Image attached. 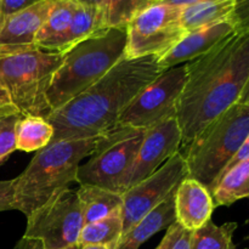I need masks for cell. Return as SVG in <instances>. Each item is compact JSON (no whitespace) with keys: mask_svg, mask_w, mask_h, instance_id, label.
Returning a JSON list of instances; mask_svg holds the SVG:
<instances>
[{"mask_svg":"<svg viewBox=\"0 0 249 249\" xmlns=\"http://www.w3.org/2000/svg\"><path fill=\"white\" fill-rule=\"evenodd\" d=\"M79 249H109V247H107V246H102V245H87V246H82Z\"/></svg>","mask_w":249,"mask_h":249,"instance_id":"obj_34","label":"cell"},{"mask_svg":"<svg viewBox=\"0 0 249 249\" xmlns=\"http://www.w3.org/2000/svg\"><path fill=\"white\" fill-rule=\"evenodd\" d=\"M83 226L77 192L67 189L27 216L23 237L39 241L45 249H65L78 245Z\"/></svg>","mask_w":249,"mask_h":249,"instance_id":"obj_9","label":"cell"},{"mask_svg":"<svg viewBox=\"0 0 249 249\" xmlns=\"http://www.w3.org/2000/svg\"><path fill=\"white\" fill-rule=\"evenodd\" d=\"M249 140V99L232 105L204 126L184 155L187 178L209 190L224 165Z\"/></svg>","mask_w":249,"mask_h":249,"instance_id":"obj_5","label":"cell"},{"mask_svg":"<svg viewBox=\"0 0 249 249\" xmlns=\"http://www.w3.org/2000/svg\"><path fill=\"white\" fill-rule=\"evenodd\" d=\"M84 225L106 218L122 209V195L94 185H79L77 190Z\"/></svg>","mask_w":249,"mask_h":249,"instance_id":"obj_20","label":"cell"},{"mask_svg":"<svg viewBox=\"0 0 249 249\" xmlns=\"http://www.w3.org/2000/svg\"><path fill=\"white\" fill-rule=\"evenodd\" d=\"M237 223L215 225L211 220L192 233L191 249H237L233 243V233Z\"/></svg>","mask_w":249,"mask_h":249,"instance_id":"obj_24","label":"cell"},{"mask_svg":"<svg viewBox=\"0 0 249 249\" xmlns=\"http://www.w3.org/2000/svg\"><path fill=\"white\" fill-rule=\"evenodd\" d=\"M125 46V28H107L62 53V63L53 73L46 92L53 112L82 94L123 60Z\"/></svg>","mask_w":249,"mask_h":249,"instance_id":"obj_4","label":"cell"},{"mask_svg":"<svg viewBox=\"0 0 249 249\" xmlns=\"http://www.w3.org/2000/svg\"><path fill=\"white\" fill-rule=\"evenodd\" d=\"M5 14H4V10H2V0H0V29L1 27L4 26V22H5Z\"/></svg>","mask_w":249,"mask_h":249,"instance_id":"obj_35","label":"cell"},{"mask_svg":"<svg viewBox=\"0 0 249 249\" xmlns=\"http://www.w3.org/2000/svg\"><path fill=\"white\" fill-rule=\"evenodd\" d=\"M102 29L106 28H104V24H102L100 7L80 4L77 1V7L74 10L67 36H66L65 51L75 44L90 38Z\"/></svg>","mask_w":249,"mask_h":249,"instance_id":"obj_23","label":"cell"},{"mask_svg":"<svg viewBox=\"0 0 249 249\" xmlns=\"http://www.w3.org/2000/svg\"><path fill=\"white\" fill-rule=\"evenodd\" d=\"M53 0H43L5 18L0 29V56L36 48V38L48 17Z\"/></svg>","mask_w":249,"mask_h":249,"instance_id":"obj_13","label":"cell"},{"mask_svg":"<svg viewBox=\"0 0 249 249\" xmlns=\"http://www.w3.org/2000/svg\"><path fill=\"white\" fill-rule=\"evenodd\" d=\"M62 61V53L40 49L0 56V85L22 116L46 119L53 113L46 92Z\"/></svg>","mask_w":249,"mask_h":249,"instance_id":"obj_6","label":"cell"},{"mask_svg":"<svg viewBox=\"0 0 249 249\" xmlns=\"http://www.w3.org/2000/svg\"><path fill=\"white\" fill-rule=\"evenodd\" d=\"M80 246L79 245H74L72 247H68L65 249H79ZM12 249H45L44 246L41 245V242L36 240H32V238H26L22 237L18 242L15 245V247Z\"/></svg>","mask_w":249,"mask_h":249,"instance_id":"obj_31","label":"cell"},{"mask_svg":"<svg viewBox=\"0 0 249 249\" xmlns=\"http://www.w3.org/2000/svg\"><path fill=\"white\" fill-rule=\"evenodd\" d=\"M39 1H43V0H2V10H4L5 17L19 11V10L32 6Z\"/></svg>","mask_w":249,"mask_h":249,"instance_id":"obj_29","label":"cell"},{"mask_svg":"<svg viewBox=\"0 0 249 249\" xmlns=\"http://www.w3.org/2000/svg\"><path fill=\"white\" fill-rule=\"evenodd\" d=\"M148 4L147 0H102L100 11L104 28H126L135 15Z\"/></svg>","mask_w":249,"mask_h":249,"instance_id":"obj_25","label":"cell"},{"mask_svg":"<svg viewBox=\"0 0 249 249\" xmlns=\"http://www.w3.org/2000/svg\"><path fill=\"white\" fill-rule=\"evenodd\" d=\"M184 155L178 152L160 165L152 175L126 190L122 195V219L123 233L157 208L163 201L187 178Z\"/></svg>","mask_w":249,"mask_h":249,"instance_id":"obj_11","label":"cell"},{"mask_svg":"<svg viewBox=\"0 0 249 249\" xmlns=\"http://www.w3.org/2000/svg\"><path fill=\"white\" fill-rule=\"evenodd\" d=\"M167 229L164 237L156 249H191L194 231L182 228L177 221Z\"/></svg>","mask_w":249,"mask_h":249,"instance_id":"obj_27","label":"cell"},{"mask_svg":"<svg viewBox=\"0 0 249 249\" xmlns=\"http://www.w3.org/2000/svg\"><path fill=\"white\" fill-rule=\"evenodd\" d=\"M147 1H150V2H156V1H160V0H147Z\"/></svg>","mask_w":249,"mask_h":249,"instance_id":"obj_36","label":"cell"},{"mask_svg":"<svg viewBox=\"0 0 249 249\" xmlns=\"http://www.w3.org/2000/svg\"><path fill=\"white\" fill-rule=\"evenodd\" d=\"M22 114H12L0 118V167L9 160L12 152L16 151L15 129Z\"/></svg>","mask_w":249,"mask_h":249,"instance_id":"obj_26","label":"cell"},{"mask_svg":"<svg viewBox=\"0 0 249 249\" xmlns=\"http://www.w3.org/2000/svg\"><path fill=\"white\" fill-rule=\"evenodd\" d=\"M123 235V219L121 209L106 218L83 226L78 238V245H102L114 249Z\"/></svg>","mask_w":249,"mask_h":249,"instance_id":"obj_22","label":"cell"},{"mask_svg":"<svg viewBox=\"0 0 249 249\" xmlns=\"http://www.w3.org/2000/svg\"><path fill=\"white\" fill-rule=\"evenodd\" d=\"M162 72L157 56L124 57L46 118L53 129L51 141L92 138L108 131L130 102Z\"/></svg>","mask_w":249,"mask_h":249,"instance_id":"obj_2","label":"cell"},{"mask_svg":"<svg viewBox=\"0 0 249 249\" xmlns=\"http://www.w3.org/2000/svg\"><path fill=\"white\" fill-rule=\"evenodd\" d=\"M214 206L211 194L196 180L185 178L174 194L175 221L190 231H196L212 219Z\"/></svg>","mask_w":249,"mask_h":249,"instance_id":"obj_15","label":"cell"},{"mask_svg":"<svg viewBox=\"0 0 249 249\" xmlns=\"http://www.w3.org/2000/svg\"><path fill=\"white\" fill-rule=\"evenodd\" d=\"M101 135L51 141L15 179L14 209L27 216L75 181L80 162L95 150Z\"/></svg>","mask_w":249,"mask_h":249,"instance_id":"obj_3","label":"cell"},{"mask_svg":"<svg viewBox=\"0 0 249 249\" xmlns=\"http://www.w3.org/2000/svg\"><path fill=\"white\" fill-rule=\"evenodd\" d=\"M180 15L181 7L163 1L143 7L125 28V58L165 55L186 34Z\"/></svg>","mask_w":249,"mask_h":249,"instance_id":"obj_8","label":"cell"},{"mask_svg":"<svg viewBox=\"0 0 249 249\" xmlns=\"http://www.w3.org/2000/svg\"><path fill=\"white\" fill-rule=\"evenodd\" d=\"M181 131L175 117L146 129L134 164L122 185V195L152 175L169 158L180 152Z\"/></svg>","mask_w":249,"mask_h":249,"instance_id":"obj_12","label":"cell"},{"mask_svg":"<svg viewBox=\"0 0 249 249\" xmlns=\"http://www.w3.org/2000/svg\"><path fill=\"white\" fill-rule=\"evenodd\" d=\"M249 99V32L229 36L206 55L186 63V79L175 119L181 147L232 105Z\"/></svg>","mask_w":249,"mask_h":249,"instance_id":"obj_1","label":"cell"},{"mask_svg":"<svg viewBox=\"0 0 249 249\" xmlns=\"http://www.w3.org/2000/svg\"><path fill=\"white\" fill-rule=\"evenodd\" d=\"M160 1L165 2V4L173 5V6H178V7H185V6H190V5L198 4V2H203V1H211V0H160Z\"/></svg>","mask_w":249,"mask_h":249,"instance_id":"obj_32","label":"cell"},{"mask_svg":"<svg viewBox=\"0 0 249 249\" xmlns=\"http://www.w3.org/2000/svg\"><path fill=\"white\" fill-rule=\"evenodd\" d=\"M146 129L116 125L102 134L85 164L79 165L75 182L94 185L122 195V185L134 164Z\"/></svg>","mask_w":249,"mask_h":249,"instance_id":"obj_7","label":"cell"},{"mask_svg":"<svg viewBox=\"0 0 249 249\" xmlns=\"http://www.w3.org/2000/svg\"><path fill=\"white\" fill-rule=\"evenodd\" d=\"M53 125L45 118L36 116H22L15 129L16 150L23 152L39 151L51 142Z\"/></svg>","mask_w":249,"mask_h":249,"instance_id":"obj_21","label":"cell"},{"mask_svg":"<svg viewBox=\"0 0 249 249\" xmlns=\"http://www.w3.org/2000/svg\"><path fill=\"white\" fill-rule=\"evenodd\" d=\"M177 190V189H175ZM175 190L157 208L143 216L130 230L123 233L114 249H139L148 238L167 229L175 221L174 194Z\"/></svg>","mask_w":249,"mask_h":249,"instance_id":"obj_17","label":"cell"},{"mask_svg":"<svg viewBox=\"0 0 249 249\" xmlns=\"http://www.w3.org/2000/svg\"><path fill=\"white\" fill-rule=\"evenodd\" d=\"M75 1L80 2V4L90 5V6L100 7V6H101V2H102V0H75Z\"/></svg>","mask_w":249,"mask_h":249,"instance_id":"obj_33","label":"cell"},{"mask_svg":"<svg viewBox=\"0 0 249 249\" xmlns=\"http://www.w3.org/2000/svg\"><path fill=\"white\" fill-rule=\"evenodd\" d=\"M235 33L238 32L231 21H223L187 32L174 48L158 58V65L162 71H165L182 62L196 60Z\"/></svg>","mask_w":249,"mask_h":249,"instance_id":"obj_14","label":"cell"},{"mask_svg":"<svg viewBox=\"0 0 249 249\" xmlns=\"http://www.w3.org/2000/svg\"><path fill=\"white\" fill-rule=\"evenodd\" d=\"M186 79V65L163 71L123 111L118 125L148 129L175 117L177 101Z\"/></svg>","mask_w":249,"mask_h":249,"instance_id":"obj_10","label":"cell"},{"mask_svg":"<svg viewBox=\"0 0 249 249\" xmlns=\"http://www.w3.org/2000/svg\"><path fill=\"white\" fill-rule=\"evenodd\" d=\"M214 208L231 206L249 196V160H243L216 179L209 187Z\"/></svg>","mask_w":249,"mask_h":249,"instance_id":"obj_19","label":"cell"},{"mask_svg":"<svg viewBox=\"0 0 249 249\" xmlns=\"http://www.w3.org/2000/svg\"><path fill=\"white\" fill-rule=\"evenodd\" d=\"M15 179L0 181V212L14 209Z\"/></svg>","mask_w":249,"mask_h":249,"instance_id":"obj_28","label":"cell"},{"mask_svg":"<svg viewBox=\"0 0 249 249\" xmlns=\"http://www.w3.org/2000/svg\"><path fill=\"white\" fill-rule=\"evenodd\" d=\"M12 114H21L14 102L10 99L9 94L6 90L0 85V118L1 117H9Z\"/></svg>","mask_w":249,"mask_h":249,"instance_id":"obj_30","label":"cell"},{"mask_svg":"<svg viewBox=\"0 0 249 249\" xmlns=\"http://www.w3.org/2000/svg\"><path fill=\"white\" fill-rule=\"evenodd\" d=\"M75 7V0H53L48 17L36 34V48L50 53L65 51L66 36Z\"/></svg>","mask_w":249,"mask_h":249,"instance_id":"obj_16","label":"cell"},{"mask_svg":"<svg viewBox=\"0 0 249 249\" xmlns=\"http://www.w3.org/2000/svg\"><path fill=\"white\" fill-rule=\"evenodd\" d=\"M236 1L237 0H211L181 7L180 18L182 27L187 33L223 21L233 23Z\"/></svg>","mask_w":249,"mask_h":249,"instance_id":"obj_18","label":"cell"}]
</instances>
